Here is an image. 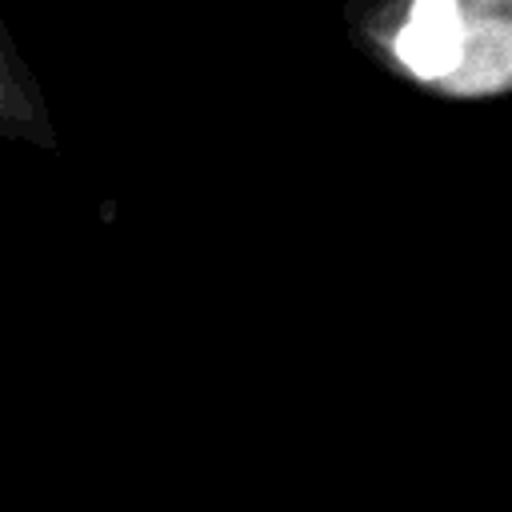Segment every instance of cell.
<instances>
[{"instance_id":"1","label":"cell","mask_w":512,"mask_h":512,"mask_svg":"<svg viewBox=\"0 0 512 512\" xmlns=\"http://www.w3.org/2000/svg\"><path fill=\"white\" fill-rule=\"evenodd\" d=\"M348 40L436 100L512 96V0H352Z\"/></svg>"},{"instance_id":"2","label":"cell","mask_w":512,"mask_h":512,"mask_svg":"<svg viewBox=\"0 0 512 512\" xmlns=\"http://www.w3.org/2000/svg\"><path fill=\"white\" fill-rule=\"evenodd\" d=\"M0 136L12 144L48 148V152L60 148L44 88L32 76L28 60L20 56L4 20H0Z\"/></svg>"}]
</instances>
